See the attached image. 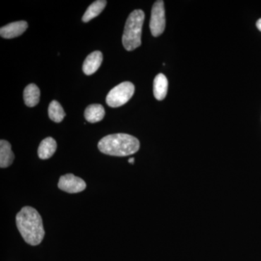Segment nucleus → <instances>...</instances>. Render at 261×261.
<instances>
[{"label":"nucleus","mask_w":261,"mask_h":261,"mask_svg":"<svg viewBox=\"0 0 261 261\" xmlns=\"http://www.w3.org/2000/svg\"><path fill=\"white\" fill-rule=\"evenodd\" d=\"M16 225L23 240L29 245H39L44 239V229L40 214L32 207L25 206L16 216Z\"/></svg>","instance_id":"1"},{"label":"nucleus","mask_w":261,"mask_h":261,"mask_svg":"<svg viewBox=\"0 0 261 261\" xmlns=\"http://www.w3.org/2000/svg\"><path fill=\"white\" fill-rule=\"evenodd\" d=\"M140 147V141L133 136L126 134L106 136L98 143V149L102 153L118 157L135 154Z\"/></svg>","instance_id":"2"},{"label":"nucleus","mask_w":261,"mask_h":261,"mask_svg":"<svg viewBox=\"0 0 261 261\" xmlns=\"http://www.w3.org/2000/svg\"><path fill=\"white\" fill-rule=\"evenodd\" d=\"M145 13L135 10L130 13L125 24L122 42L127 51H133L142 44V32L145 20Z\"/></svg>","instance_id":"3"},{"label":"nucleus","mask_w":261,"mask_h":261,"mask_svg":"<svg viewBox=\"0 0 261 261\" xmlns=\"http://www.w3.org/2000/svg\"><path fill=\"white\" fill-rule=\"evenodd\" d=\"M135 87L130 82L118 84L110 91L106 97V102L110 107L118 108L126 104L135 93Z\"/></svg>","instance_id":"4"},{"label":"nucleus","mask_w":261,"mask_h":261,"mask_svg":"<svg viewBox=\"0 0 261 261\" xmlns=\"http://www.w3.org/2000/svg\"><path fill=\"white\" fill-rule=\"evenodd\" d=\"M149 28L152 35L154 37H159L164 32L166 28V13L164 2L162 0L156 1L152 6Z\"/></svg>","instance_id":"5"},{"label":"nucleus","mask_w":261,"mask_h":261,"mask_svg":"<svg viewBox=\"0 0 261 261\" xmlns=\"http://www.w3.org/2000/svg\"><path fill=\"white\" fill-rule=\"evenodd\" d=\"M58 187L63 191L74 194L84 191L87 185L82 178L77 177L72 173H68L60 178Z\"/></svg>","instance_id":"6"},{"label":"nucleus","mask_w":261,"mask_h":261,"mask_svg":"<svg viewBox=\"0 0 261 261\" xmlns=\"http://www.w3.org/2000/svg\"><path fill=\"white\" fill-rule=\"evenodd\" d=\"M28 29V23L24 20L13 22L0 29V35L5 39L20 37Z\"/></svg>","instance_id":"7"},{"label":"nucleus","mask_w":261,"mask_h":261,"mask_svg":"<svg viewBox=\"0 0 261 261\" xmlns=\"http://www.w3.org/2000/svg\"><path fill=\"white\" fill-rule=\"evenodd\" d=\"M102 54L101 51H94L86 58L83 64V71L86 75H90L95 73L102 63Z\"/></svg>","instance_id":"8"},{"label":"nucleus","mask_w":261,"mask_h":261,"mask_svg":"<svg viewBox=\"0 0 261 261\" xmlns=\"http://www.w3.org/2000/svg\"><path fill=\"white\" fill-rule=\"evenodd\" d=\"M15 155L11 145L6 140L0 141V167L8 168L14 161Z\"/></svg>","instance_id":"9"},{"label":"nucleus","mask_w":261,"mask_h":261,"mask_svg":"<svg viewBox=\"0 0 261 261\" xmlns=\"http://www.w3.org/2000/svg\"><path fill=\"white\" fill-rule=\"evenodd\" d=\"M168 82L166 75L159 73L156 75L153 82V93L158 100L161 101L167 95Z\"/></svg>","instance_id":"10"},{"label":"nucleus","mask_w":261,"mask_h":261,"mask_svg":"<svg viewBox=\"0 0 261 261\" xmlns=\"http://www.w3.org/2000/svg\"><path fill=\"white\" fill-rule=\"evenodd\" d=\"M57 149V142L51 137H47L42 141L39 148H38V155L39 159L47 160L54 154Z\"/></svg>","instance_id":"11"},{"label":"nucleus","mask_w":261,"mask_h":261,"mask_svg":"<svg viewBox=\"0 0 261 261\" xmlns=\"http://www.w3.org/2000/svg\"><path fill=\"white\" fill-rule=\"evenodd\" d=\"M40 90L36 84H30L25 87L23 92V99L25 106L33 108L39 102Z\"/></svg>","instance_id":"12"},{"label":"nucleus","mask_w":261,"mask_h":261,"mask_svg":"<svg viewBox=\"0 0 261 261\" xmlns=\"http://www.w3.org/2000/svg\"><path fill=\"white\" fill-rule=\"evenodd\" d=\"M106 111L102 106L99 104L90 105L86 108L84 117L89 123H97L104 118Z\"/></svg>","instance_id":"13"},{"label":"nucleus","mask_w":261,"mask_h":261,"mask_svg":"<svg viewBox=\"0 0 261 261\" xmlns=\"http://www.w3.org/2000/svg\"><path fill=\"white\" fill-rule=\"evenodd\" d=\"M106 5H107V1L106 0H98V1L94 2L84 13L82 17V21L87 23L97 17L105 9Z\"/></svg>","instance_id":"14"},{"label":"nucleus","mask_w":261,"mask_h":261,"mask_svg":"<svg viewBox=\"0 0 261 261\" xmlns=\"http://www.w3.org/2000/svg\"><path fill=\"white\" fill-rule=\"evenodd\" d=\"M48 114L51 121L61 123L64 119L65 113L61 105L58 101H51L48 108Z\"/></svg>","instance_id":"15"},{"label":"nucleus","mask_w":261,"mask_h":261,"mask_svg":"<svg viewBox=\"0 0 261 261\" xmlns=\"http://www.w3.org/2000/svg\"><path fill=\"white\" fill-rule=\"evenodd\" d=\"M256 27L257 29H258L260 32H261V18L259 19L258 20H257L256 23Z\"/></svg>","instance_id":"16"},{"label":"nucleus","mask_w":261,"mask_h":261,"mask_svg":"<svg viewBox=\"0 0 261 261\" xmlns=\"http://www.w3.org/2000/svg\"><path fill=\"white\" fill-rule=\"evenodd\" d=\"M128 163L134 164V163H135V159H134V158H132V159L128 160Z\"/></svg>","instance_id":"17"}]
</instances>
